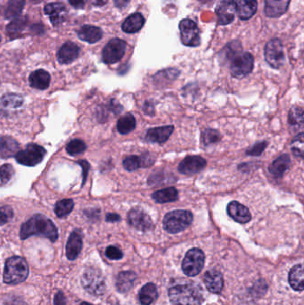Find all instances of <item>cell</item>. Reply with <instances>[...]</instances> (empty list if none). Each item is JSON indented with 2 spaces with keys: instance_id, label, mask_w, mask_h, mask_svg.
<instances>
[{
  "instance_id": "cell-1",
  "label": "cell",
  "mask_w": 304,
  "mask_h": 305,
  "mask_svg": "<svg viewBox=\"0 0 304 305\" xmlns=\"http://www.w3.org/2000/svg\"><path fill=\"white\" fill-rule=\"evenodd\" d=\"M32 236L48 238L51 242H55L58 238V228L54 222L42 214H36L22 225L20 237L22 240Z\"/></svg>"
},
{
  "instance_id": "cell-2",
  "label": "cell",
  "mask_w": 304,
  "mask_h": 305,
  "mask_svg": "<svg viewBox=\"0 0 304 305\" xmlns=\"http://www.w3.org/2000/svg\"><path fill=\"white\" fill-rule=\"evenodd\" d=\"M169 296L174 305H201L204 300L203 289L194 282L173 285Z\"/></svg>"
},
{
  "instance_id": "cell-3",
  "label": "cell",
  "mask_w": 304,
  "mask_h": 305,
  "mask_svg": "<svg viewBox=\"0 0 304 305\" xmlns=\"http://www.w3.org/2000/svg\"><path fill=\"white\" fill-rule=\"evenodd\" d=\"M29 267L24 258L13 256L7 259L4 269V282L9 285H17L28 278Z\"/></svg>"
},
{
  "instance_id": "cell-4",
  "label": "cell",
  "mask_w": 304,
  "mask_h": 305,
  "mask_svg": "<svg viewBox=\"0 0 304 305\" xmlns=\"http://www.w3.org/2000/svg\"><path fill=\"white\" fill-rule=\"evenodd\" d=\"M193 221V214L190 211L175 210L169 212L163 219V227L166 231L176 234L189 227Z\"/></svg>"
},
{
  "instance_id": "cell-5",
  "label": "cell",
  "mask_w": 304,
  "mask_h": 305,
  "mask_svg": "<svg viewBox=\"0 0 304 305\" xmlns=\"http://www.w3.org/2000/svg\"><path fill=\"white\" fill-rule=\"evenodd\" d=\"M81 284L86 291L96 296L105 294V280L101 271L95 267L85 270L81 277Z\"/></svg>"
},
{
  "instance_id": "cell-6",
  "label": "cell",
  "mask_w": 304,
  "mask_h": 305,
  "mask_svg": "<svg viewBox=\"0 0 304 305\" xmlns=\"http://www.w3.org/2000/svg\"><path fill=\"white\" fill-rule=\"evenodd\" d=\"M231 58L232 61L230 65V71L235 78H243L253 71L254 60L250 53L237 52Z\"/></svg>"
},
{
  "instance_id": "cell-7",
  "label": "cell",
  "mask_w": 304,
  "mask_h": 305,
  "mask_svg": "<svg viewBox=\"0 0 304 305\" xmlns=\"http://www.w3.org/2000/svg\"><path fill=\"white\" fill-rule=\"evenodd\" d=\"M46 156V149L37 144H30L26 148L17 153V163L24 166H36L42 162Z\"/></svg>"
},
{
  "instance_id": "cell-8",
  "label": "cell",
  "mask_w": 304,
  "mask_h": 305,
  "mask_svg": "<svg viewBox=\"0 0 304 305\" xmlns=\"http://www.w3.org/2000/svg\"><path fill=\"white\" fill-rule=\"evenodd\" d=\"M205 256L202 250L193 248L187 252L182 262L184 273L188 277H194L199 274L204 266Z\"/></svg>"
},
{
  "instance_id": "cell-9",
  "label": "cell",
  "mask_w": 304,
  "mask_h": 305,
  "mask_svg": "<svg viewBox=\"0 0 304 305\" xmlns=\"http://www.w3.org/2000/svg\"><path fill=\"white\" fill-rule=\"evenodd\" d=\"M127 44L121 39H112L106 44L102 53L103 62L107 65H112L120 61L125 54Z\"/></svg>"
},
{
  "instance_id": "cell-10",
  "label": "cell",
  "mask_w": 304,
  "mask_h": 305,
  "mask_svg": "<svg viewBox=\"0 0 304 305\" xmlns=\"http://www.w3.org/2000/svg\"><path fill=\"white\" fill-rule=\"evenodd\" d=\"M265 59L274 69H279L284 63V53L280 40L273 39L265 47Z\"/></svg>"
},
{
  "instance_id": "cell-11",
  "label": "cell",
  "mask_w": 304,
  "mask_h": 305,
  "mask_svg": "<svg viewBox=\"0 0 304 305\" xmlns=\"http://www.w3.org/2000/svg\"><path fill=\"white\" fill-rule=\"evenodd\" d=\"M180 37L183 44L187 47H197L200 44L199 29L190 19H184L179 24Z\"/></svg>"
},
{
  "instance_id": "cell-12",
  "label": "cell",
  "mask_w": 304,
  "mask_h": 305,
  "mask_svg": "<svg viewBox=\"0 0 304 305\" xmlns=\"http://www.w3.org/2000/svg\"><path fill=\"white\" fill-rule=\"evenodd\" d=\"M128 221L138 231H148L153 228L152 219L142 209H132L128 214Z\"/></svg>"
},
{
  "instance_id": "cell-13",
  "label": "cell",
  "mask_w": 304,
  "mask_h": 305,
  "mask_svg": "<svg viewBox=\"0 0 304 305\" xmlns=\"http://www.w3.org/2000/svg\"><path fill=\"white\" fill-rule=\"evenodd\" d=\"M206 160L198 156H187L179 163V173L193 175L203 170L206 166Z\"/></svg>"
},
{
  "instance_id": "cell-14",
  "label": "cell",
  "mask_w": 304,
  "mask_h": 305,
  "mask_svg": "<svg viewBox=\"0 0 304 305\" xmlns=\"http://www.w3.org/2000/svg\"><path fill=\"white\" fill-rule=\"evenodd\" d=\"M218 22L221 25L232 23L236 14V3L234 0H220L216 7Z\"/></svg>"
},
{
  "instance_id": "cell-15",
  "label": "cell",
  "mask_w": 304,
  "mask_h": 305,
  "mask_svg": "<svg viewBox=\"0 0 304 305\" xmlns=\"http://www.w3.org/2000/svg\"><path fill=\"white\" fill-rule=\"evenodd\" d=\"M80 54V48L77 45L67 41L58 50V60L62 65H68L75 61Z\"/></svg>"
},
{
  "instance_id": "cell-16",
  "label": "cell",
  "mask_w": 304,
  "mask_h": 305,
  "mask_svg": "<svg viewBox=\"0 0 304 305\" xmlns=\"http://www.w3.org/2000/svg\"><path fill=\"white\" fill-rule=\"evenodd\" d=\"M227 214L235 221L238 223L246 224L252 219L250 212L246 207L238 203L237 201H233L227 205Z\"/></svg>"
},
{
  "instance_id": "cell-17",
  "label": "cell",
  "mask_w": 304,
  "mask_h": 305,
  "mask_svg": "<svg viewBox=\"0 0 304 305\" xmlns=\"http://www.w3.org/2000/svg\"><path fill=\"white\" fill-rule=\"evenodd\" d=\"M173 129L174 127L173 125L162 126L148 129L145 134V140L148 142L163 144L173 134Z\"/></svg>"
},
{
  "instance_id": "cell-18",
  "label": "cell",
  "mask_w": 304,
  "mask_h": 305,
  "mask_svg": "<svg viewBox=\"0 0 304 305\" xmlns=\"http://www.w3.org/2000/svg\"><path fill=\"white\" fill-rule=\"evenodd\" d=\"M82 248V235L81 231H74L68 239L66 244V256L70 261L77 259Z\"/></svg>"
},
{
  "instance_id": "cell-19",
  "label": "cell",
  "mask_w": 304,
  "mask_h": 305,
  "mask_svg": "<svg viewBox=\"0 0 304 305\" xmlns=\"http://www.w3.org/2000/svg\"><path fill=\"white\" fill-rule=\"evenodd\" d=\"M290 0H266L265 14L268 17L277 18L288 11Z\"/></svg>"
},
{
  "instance_id": "cell-20",
  "label": "cell",
  "mask_w": 304,
  "mask_h": 305,
  "mask_svg": "<svg viewBox=\"0 0 304 305\" xmlns=\"http://www.w3.org/2000/svg\"><path fill=\"white\" fill-rule=\"evenodd\" d=\"M45 13L50 18L51 23L54 26L61 24L65 19V15L67 13L64 4L50 3L48 4L44 8Z\"/></svg>"
},
{
  "instance_id": "cell-21",
  "label": "cell",
  "mask_w": 304,
  "mask_h": 305,
  "mask_svg": "<svg viewBox=\"0 0 304 305\" xmlns=\"http://www.w3.org/2000/svg\"><path fill=\"white\" fill-rule=\"evenodd\" d=\"M204 284L210 292L219 294L222 290L224 285L223 277L220 271L212 270L204 275Z\"/></svg>"
},
{
  "instance_id": "cell-22",
  "label": "cell",
  "mask_w": 304,
  "mask_h": 305,
  "mask_svg": "<svg viewBox=\"0 0 304 305\" xmlns=\"http://www.w3.org/2000/svg\"><path fill=\"white\" fill-rule=\"evenodd\" d=\"M235 3L236 11L241 20H248L256 13L257 0H237Z\"/></svg>"
},
{
  "instance_id": "cell-23",
  "label": "cell",
  "mask_w": 304,
  "mask_h": 305,
  "mask_svg": "<svg viewBox=\"0 0 304 305\" xmlns=\"http://www.w3.org/2000/svg\"><path fill=\"white\" fill-rule=\"evenodd\" d=\"M20 146L15 139L11 137L0 138V158H10L16 156Z\"/></svg>"
},
{
  "instance_id": "cell-24",
  "label": "cell",
  "mask_w": 304,
  "mask_h": 305,
  "mask_svg": "<svg viewBox=\"0 0 304 305\" xmlns=\"http://www.w3.org/2000/svg\"><path fill=\"white\" fill-rule=\"evenodd\" d=\"M29 82L32 88L40 90H44L47 89L50 85V74L45 70H41V69L37 70L30 75Z\"/></svg>"
},
{
  "instance_id": "cell-25",
  "label": "cell",
  "mask_w": 304,
  "mask_h": 305,
  "mask_svg": "<svg viewBox=\"0 0 304 305\" xmlns=\"http://www.w3.org/2000/svg\"><path fill=\"white\" fill-rule=\"evenodd\" d=\"M78 37L81 41H87L88 43H96L101 40L103 37V31L100 28L84 25L79 30Z\"/></svg>"
},
{
  "instance_id": "cell-26",
  "label": "cell",
  "mask_w": 304,
  "mask_h": 305,
  "mask_svg": "<svg viewBox=\"0 0 304 305\" xmlns=\"http://www.w3.org/2000/svg\"><path fill=\"white\" fill-rule=\"evenodd\" d=\"M145 24V18L139 13L131 14L122 24V31L126 33H136L142 29Z\"/></svg>"
},
{
  "instance_id": "cell-27",
  "label": "cell",
  "mask_w": 304,
  "mask_h": 305,
  "mask_svg": "<svg viewBox=\"0 0 304 305\" xmlns=\"http://www.w3.org/2000/svg\"><path fill=\"white\" fill-rule=\"evenodd\" d=\"M290 157L288 155H282L278 158L275 160L270 168L269 171L272 174L275 178L280 179L284 175V173L289 169L290 167Z\"/></svg>"
},
{
  "instance_id": "cell-28",
  "label": "cell",
  "mask_w": 304,
  "mask_h": 305,
  "mask_svg": "<svg viewBox=\"0 0 304 305\" xmlns=\"http://www.w3.org/2000/svg\"><path fill=\"white\" fill-rule=\"evenodd\" d=\"M289 284L296 291L302 292L304 289L303 265H295L289 272Z\"/></svg>"
},
{
  "instance_id": "cell-29",
  "label": "cell",
  "mask_w": 304,
  "mask_h": 305,
  "mask_svg": "<svg viewBox=\"0 0 304 305\" xmlns=\"http://www.w3.org/2000/svg\"><path fill=\"white\" fill-rule=\"evenodd\" d=\"M136 276L134 272L132 271H122L118 275V278L116 280V288L119 292L125 293L133 288V285L136 281Z\"/></svg>"
},
{
  "instance_id": "cell-30",
  "label": "cell",
  "mask_w": 304,
  "mask_h": 305,
  "mask_svg": "<svg viewBox=\"0 0 304 305\" xmlns=\"http://www.w3.org/2000/svg\"><path fill=\"white\" fill-rule=\"evenodd\" d=\"M158 296L157 288L155 284L149 283L144 285L139 291V302L141 305H150Z\"/></svg>"
},
{
  "instance_id": "cell-31",
  "label": "cell",
  "mask_w": 304,
  "mask_h": 305,
  "mask_svg": "<svg viewBox=\"0 0 304 305\" xmlns=\"http://www.w3.org/2000/svg\"><path fill=\"white\" fill-rule=\"evenodd\" d=\"M178 190L175 187H168L153 193L152 197L156 203H166L176 201L178 199Z\"/></svg>"
},
{
  "instance_id": "cell-32",
  "label": "cell",
  "mask_w": 304,
  "mask_h": 305,
  "mask_svg": "<svg viewBox=\"0 0 304 305\" xmlns=\"http://www.w3.org/2000/svg\"><path fill=\"white\" fill-rule=\"evenodd\" d=\"M27 16H19L14 18V20L7 26V35L11 37H17L27 26Z\"/></svg>"
},
{
  "instance_id": "cell-33",
  "label": "cell",
  "mask_w": 304,
  "mask_h": 305,
  "mask_svg": "<svg viewBox=\"0 0 304 305\" xmlns=\"http://www.w3.org/2000/svg\"><path fill=\"white\" fill-rule=\"evenodd\" d=\"M136 127V119L130 113H127L126 116H122L119 119L117 122V130L121 134H128L131 132Z\"/></svg>"
},
{
  "instance_id": "cell-34",
  "label": "cell",
  "mask_w": 304,
  "mask_h": 305,
  "mask_svg": "<svg viewBox=\"0 0 304 305\" xmlns=\"http://www.w3.org/2000/svg\"><path fill=\"white\" fill-rule=\"evenodd\" d=\"M25 6V0H9L5 11L6 19L16 18L22 13Z\"/></svg>"
},
{
  "instance_id": "cell-35",
  "label": "cell",
  "mask_w": 304,
  "mask_h": 305,
  "mask_svg": "<svg viewBox=\"0 0 304 305\" xmlns=\"http://www.w3.org/2000/svg\"><path fill=\"white\" fill-rule=\"evenodd\" d=\"M0 103H1V105L5 108H18V107H20L21 105H23L24 99H23L22 96L18 95V94L10 93V94L4 95L1 100H0Z\"/></svg>"
},
{
  "instance_id": "cell-36",
  "label": "cell",
  "mask_w": 304,
  "mask_h": 305,
  "mask_svg": "<svg viewBox=\"0 0 304 305\" xmlns=\"http://www.w3.org/2000/svg\"><path fill=\"white\" fill-rule=\"evenodd\" d=\"M74 208V202L71 199L59 201L54 207V213L59 218H64L71 214Z\"/></svg>"
},
{
  "instance_id": "cell-37",
  "label": "cell",
  "mask_w": 304,
  "mask_h": 305,
  "mask_svg": "<svg viewBox=\"0 0 304 305\" xmlns=\"http://www.w3.org/2000/svg\"><path fill=\"white\" fill-rule=\"evenodd\" d=\"M288 122L291 126L295 128H301L303 124V111L300 107H294L290 110L288 115Z\"/></svg>"
},
{
  "instance_id": "cell-38",
  "label": "cell",
  "mask_w": 304,
  "mask_h": 305,
  "mask_svg": "<svg viewBox=\"0 0 304 305\" xmlns=\"http://www.w3.org/2000/svg\"><path fill=\"white\" fill-rule=\"evenodd\" d=\"M86 149H87V146L84 141H82L81 139H73L71 142L68 143L66 146V152L71 156L81 155L82 153H84Z\"/></svg>"
},
{
  "instance_id": "cell-39",
  "label": "cell",
  "mask_w": 304,
  "mask_h": 305,
  "mask_svg": "<svg viewBox=\"0 0 304 305\" xmlns=\"http://www.w3.org/2000/svg\"><path fill=\"white\" fill-rule=\"evenodd\" d=\"M303 133L301 132L293 140L291 144V150L294 156L301 158L303 156Z\"/></svg>"
},
{
  "instance_id": "cell-40",
  "label": "cell",
  "mask_w": 304,
  "mask_h": 305,
  "mask_svg": "<svg viewBox=\"0 0 304 305\" xmlns=\"http://www.w3.org/2000/svg\"><path fill=\"white\" fill-rule=\"evenodd\" d=\"M221 136L216 129H205L203 133V142L205 146L218 142Z\"/></svg>"
},
{
  "instance_id": "cell-41",
  "label": "cell",
  "mask_w": 304,
  "mask_h": 305,
  "mask_svg": "<svg viewBox=\"0 0 304 305\" xmlns=\"http://www.w3.org/2000/svg\"><path fill=\"white\" fill-rule=\"evenodd\" d=\"M123 166L128 171H134L141 166V158L137 156H129L123 160Z\"/></svg>"
},
{
  "instance_id": "cell-42",
  "label": "cell",
  "mask_w": 304,
  "mask_h": 305,
  "mask_svg": "<svg viewBox=\"0 0 304 305\" xmlns=\"http://www.w3.org/2000/svg\"><path fill=\"white\" fill-rule=\"evenodd\" d=\"M14 174V167L11 164H4L0 167V181L1 183H8Z\"/></svg>"
},
{
  "instance_id": "cell-43",
  "label": "cell",
  "mask_w": 304,
  "mask_h": 305,
  "mask_svg": "<svg viewBox=\"0 0 304 305\" xmlns=\"http://www.w3.org/2000/svg\"><path fill=\"white\" fill-rule=\"evenodd\" d=\"M105 255L109 258L110 260H113V261H117V260H121L123 257V254L121 251V249H119L116 246L111 245L106 249L105 251Z\"/></svg>"
},
{
  "instance_id": "cell-44",
  "label": "cell",
  "mask_w": 304,
  "mask_h": 305,
  "mask_svg": "<svg viewBox=\"0 0 304 305\" xmlns=\"http://www.w3.org/2000/svg\"><path fill=\"white\" fill-rule=\"evenodd\" d=\"M266 147H267V142L264 141V142L257 143L254 146L247 150L246 154L252 156H260L264 150L266 149Z\"/></svg>"
},
{
  "instance_id": "cell-45",
  "label": "cell",
  "mask_w": 304,
  "mask_h": 305,
  "mask_svg": "<svg viewBox=\"0 0 304 305\" xmlns=\"http://www.w3.org/2000/svg\"><path fill=\"white\" fill-rule=\"evenodd\" d=\"M13 211L8 207H4L0 209V226H3L7 223L10 219L13 218Z\"/></svg>"
},
{
  "instance_id": "cell-46",
  "label": "cell",
  "mask_w": 304,
  "mask_h": 305,
  "mask_svg": "<svg viewBox=\"0 0 304 305\" xmlns=\"http://www.w3.org/2000/svg\"><path fill=\"white\" fill-rule=\"evenodd\" d=\"M78 163L82 167V169H83V181H82V185H84L86 180H87V178H88V170H89V163L87 161H85V160L79 161Z\"/></svg>"
},
{
  "instance_id": "cell-47",
  "label": "cell",
  "mask_w": 304,
  "mask_h": 305,
  "mask_svg": "<svg viewBox=\"0 0 304 305\" xmlns=\"http://www.w3.org/2000/svg\"><path fill=\"white\" fill-rule=\"evenodd\" d=\"M54 305H65L66 303V300H65V296H64L63 292L59 291L56 293V295L54 296Z\"/></svg>"
},
{
  "instance_id": "cell-48",
  "label": "cell",
  "mask_w": 304,
  "mask_h": 305,
  "mask_svg": "<svg viewBox=\"0 0 304 305\" xmlns=\"http://www.w3.org/2000/svg\"><path fill=\"white\" fill-rule=\"evenodd\" d=\"M69 2L75 8H83L87 0H69Z\"/></svg>"
},
{
  "instance_id": "cell-49",
  "label": "cell",
  "mask_w": 304,
  "mask_h": 305,
  "mask_svg": "<svg viewBox=\"0 0 304 305\" xmlns=\"http://www.w3.org/2000/svg\"><path fill=\"white\" fill-rule=\"evenodd\" d=\"M4 305H27L25 302L21 300V299L14 298L7 300V302L4 303Z\"/></svg>"
},
{
  "instance_id": "cell-50",
  "label": "cell",
  "mask_w": 304,
  "mask_h": 305,
  "mask_svg": "<svg viewBox=\"0 0 304 305\" xmlns=\"http://www.w3.org/2000/svg\"><path fill=\"white\" fill-rule=\"evenodd\" d=\"M106 220L108 222H117L119 220H121V217L118 214H108L106 215Z\"/></svg>"
},
{
  "instance_id": "cell-51",
  "label": "cell",
  "mask_w": 304,
  "mask_h": 305,
  "mask_svg": "<svg viewBox=\"0 0 304 305\" xmlns=\"http://www.w3.org/2000/svg\"><path fill=\"white\" fill-rule=\"evenodd\" d=\"M130 2V0H115V5L119 8H122L128 6V4Z\"/></svg>"
},
{
  "instance_id": "cell-52",
  "label": "cell",
  "mask_w": 304,
  "mask_h": 305,
  "mask_svg": "<svg viewBox=\"0 0 304 305\" xmlns=\"http://www.w3.org/2000/svg\"><path fill=\"white\" fill-rule=\"evenodd\" d=\"M108 0H91L92 4L95 5L97 7H102L107 3Z\"/></svg>"
},
{
  "instance_id": "cell-53",
  "label": "cell",
  "mask_w": 304,
  "mask_h": 305,
  "mask_svg": "<svg viewBox=\"0 0 304 305\" xmlns=\"http://www.w3.org/2000/svg\"><path fill=\"white\" fill-rule=\"evenodd\" d=\"M81 305H92L90 303H88V302H82Z\"/></svg>"
},
{
  "instance_id": "cell-54",
  "label": "cell",
  "mask_w": 304,
  "mask_h": 305,
  "mask_svg": "<svg viewBox=\"0 0 304 305\" xmlns=\"http://www.w3.org/2000/svg\"><path fill=\"white\" fill-rule=\"evenodd\" d=\"M201 2H203V3H205V2H208L210 0H199Z\"/></svg>"
},
{
  "instance_id": "cell-55",
  "label": "cell",
  "mask_w": 304,
  "mask_h": 305,
  "mask_svg": "<svg viewBox=\"0 0 304 305\" xmlns=\"http://www.w3.org/2000/svg\"><path fill=\"white\" fill-rule=\"evenodd\" d=\"M0 41H1V37H0Z\"/></svg>"
}]
</instances>
